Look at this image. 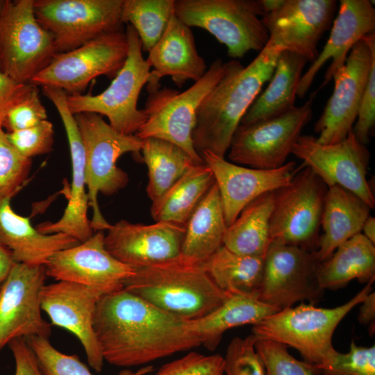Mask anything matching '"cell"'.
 <instances>
[{
  "mask_svg": "<svg viewBox=\"0 0 375 375\" xmlns=\"http://www.w3.org/2000/svg\"><path fill=\"white\" fill-rule=\"evenodd\" d=\"M94 330L104 361L117 367L145 365L201 345L190 320L124 288L99 300Z\"/></svg>",
  "mask_w": 375,
  "mask_h": 375,
  "instance_id": "cell-1",
  "label": "cell"
},
{
  "mask_svg": "<svg viewBox=\"0 0 375 375\" xmlns=\"http://www.w3.org/2000/svg\"><path fill=\"white\" fill-rule=\"evenodd\" d=\"M282 51L268 41L247 66L238 60L225 62L223 76L197 112L192 140L199 155L209 151L225 158L235 131L263 85L270 80Z\"/></svg>",
  "mask_w": 375,
  "mask_h": 375,
  "instance_id": "cell-2",
  "label": "cell"
},
{
  "mask_svg": "<svg viewBox=\"0 0 375 375\" xmlns=\"http://www.w3.org/2000/svg\"><path fill=\"white\" fill-rule=\"evenodd\" d=\"M124 288L166 312L188 320L206 316L230 296L215 285L201 263L181 254L135 269Z\"/></svg>",
  "mask_w": 375,
  "mask_h": 375,
  "instance_id": "cell-3",
  "label": "cell"
},
{
  "mask_svg": "<svg viewBox=\"0 0 375 375\" xmlns=\"http://www.w3.org/2000/svg\"><path fill=\"white\" fill-rule=\"evenodd\" d=\"M369 282L346 303L332 308L301 303L277 311L252 326L256 338L272 340L295 349L304 361L327 366L338 353L333 335L340 322L372 291Z\"/></svg>",
  "mask_w": 375,
  "mask_h": 375,
  "instance_id": "cell-4",
  "label": "cell"
},
{
  "mask_svg": "<svg viewBox=\"0 0 375 375\" xmlns=\"http://www.w3.org/2000/svg\"><path fill=\"white\" fill-rule=\"evenodd\" d=\"M74 117L85 149V183L93 212L91 226L94 231H103L111 224L100 210L98 194L112 195L126 186L128 174L117 166V161L125 153H139L142 140L117 131L96 113L81 112Z\"/></svg>",
  "mask_w": 375,
  "mask_h": 375,
  "instance_id": "cell-5",
  "label": "cell"
},
{
  "mask_svg": "<svg viewBox=\"0 0 375 375\" xmlns=\"http://www.w3.org/2000/svg\"><path fill=\"white\" fill-rule=\"evenodd\" d=\"M261 0H175L174 15L189 27L208 31L227 48L232 60L261 51L269 32Z\"/></svg>",
  "mask_w": 375,
  "mask_h": 375,
  "instance_id": "cell-6",
  "label": "cell"
},
{
  "mask_svg": "<svg viewBox=\"0 0 375 375\" xmlns=\"http://www.w3.org/2000/svg\"><path fill=\"white\" fill-rule=\"evenodd\" d=\"M125 33L128 56L110 85L96 95L67 94V104L74 115L81 112L103 115L117 131L135 135L147 120L143 109L138 108V101L148 83L151 67L142 56L141 41L131 25H127Z\"/></svg>",
  "mask_w": 375,
  "mask_h": 375,
  "instance_id": "cell-7",
  "label": "cell"
},
{
  "mask_svg": "<svg viewBox=\"0 0 375 375\" xmlns=\"http://www.w3.org/2000/svg\"><path fill=\"white\" fill-rule=\"evenodd\" d=\"M225 62L217 58L203 76L183 92L165 88L149 94L144 112L147 120L136 133L140 139H161L185 151L195 164L204 163L194 149L192 133L197 110L208 94L220 80Z\"/></svg>",
  "mask_w": 375,
  "mask_h": 375,
  "instance_id": "cell-8",
  "label": "cell"
},
{
  "mask_svg": "<svg viewBox=\"0 0 375 375\" xmlns=\"http://www.w3.org/2000/svg\"><path fill=\"white\" fill-rule=\"evenodd\" d=\"M327 190L324 181L303 165L288 185L274 191L270 220L272 243L315 252Z\"/></svg>",
  "mask_w": 375,
  "mask_h": 375,
  "instance_id": "cell-9",
  "label": "cell"
},
{
  "mask_svg": "<svg viewBox=\"0 0 375 375\" xmlns=\"http://www.w3.org/2000/svg\"><path fill=\"white\" fill-rule=\"evenodd\" d=\"M34 0H6L0 12V72L24 84L46 68L56 52L34 14Z\"/></svg>",
  "mask_w": 375,
  "mask_h": 375,
  "instance_id": "cell-10",
  "label": "cell"
},
{
  "mask_svg": "<svg viewBox=\"0 0 375 375\" xmlns=\"http://www.w3.org/2000/svg\"><path fill=\"white\" fill-rule=\"evenodd\" d=\"M124 0H34L40 26L56 52L76 49L103 34L122 31Z\"/></svg>",
  "mask_w": 375,
  "mask_h": 375,
  "instance_id": "cell-11",
  "label": "cell"
},
{
  "mask_svg": "<svg viewBox=\"0 0 375 375\" xmlns=\"http://www.w3.org/2000/svg\"><path fill=\"white\" fill-rule=\"evenodd\" d=\"M128 49L123 30L103 34L76 49L56 53L29 84L60 88L67 94H82L97 76L114 78L125 63Z\"/></svg>",
  "mask_w": 375,
  "mask_h": 375,
  "instance_id": "cell-12",
  "label": "cell"
},
{
  "mask_svg": "<svg viewBox=\"0 0 375 375\" xmlns=\"http://www.w3.org/2000/svg\"><path fill=\"white\" fill-rule=\"evenodd\" d=\"M313 98L278 117L240 124L228 150L231 162L259 169L282 167L312 118Z\"/></svg>",
  "mask_w": 375,
  "mask_h": 375,
  "instance_id": "cell-13",
  "label": "cell"
},
{
  "mask_svg": "<svg viewBox=\"0 0 375 375\" xmlns=\"http://www.w3.org/2000/svg\"><path fill=\"white\" fill-rule=\"evenodd\" d=\"M315 252L272 243L264 259L258 299L278 311L298 302L315 305L324 291L318 283Z\"/></svg>",
  "mask_w": 375,
  "mask_h": 375,
  "instance_id": "cell-14",
  "label": "cell"
},
{
  "mask_svg": "<svg viewBox=\"0 0 375 375\" xmlns=\"http://www.w3.org/2000/svg\"><path fill=\"white\" fill-rule=\"evenodd\" d=\"M374 59V33L356 42L345 63L334 73L333 93L315 124V131L319 134L317 142H339L352 130Z\"/></svg>",
  "mask_w": 375,
  "mask_h": 375,
  "instance_id": "cell-15",
  "label": "cell"
},
{
  "mask_svg": "<svg viewBox=\"0 0 375 375\" xmlns=\"http://www.w3.org/2000/svg\"><path fill=\"white\" fill-rule=\"evenodd\" d=\"M292 153L328 188L339 185L374 208V193L367 179L370 153L352 130L343 140L331 144H320L312 135H301Z\"/></svg>",
  "mask_w": 375,
  "mask_h": 375,
  "instance_id": "cell-16",
  "label": "cell"
},
{
  "mask_svg": "<svg viewBox=\"0 0 375 375\" xmlns=\"http://www.w3.org/2000/svg\"><path fill=\"white\" fill-rule=\"evenodd\" d=\"M44 265L15 262L0 288V350L17 338H48L51 326L41 315Z\"/></svg>",
  "mask_w": 375,
  "mask_h": 375,
  "instance_id": "cell-17",
  "label": "cell"
},
{
  "mask_svg": "<svg viewBox=\"0 0 375 375\" xmlns=\"http://www.w3.org/2000/svg\"><path fill=\"white\" fill-rule=\"evenodd\" d=\"M337 8L335 0H283L262 21L274 46L294 53L311 64L319 55L317 46L330 28Z\"/></svg>",
  "mask_w": 375,
  "mask_h": 375,
  "instance_id": "cell-18",
  "label": "cell"
},
{
  "mask_svg": "<svg viewBox=\"0 0 375 375\" xmlns=\"http://www.w3.org/2000/svg\"><path fill=\"white\" fill-rule=\"evenodd\" d=\"M104 237L102 231H96L85 242L55 253L44 265L47 276L92 287L105 295L123 289L135 269L107 251Z\"/></svg>",
  "mask_w": 375,
  "mask_h": 375,
  "instance_id": "cell-19",
  "label": "cell"
},
{
  "mask_svg": "<svg viewBox=\"0 0 375 375\" xmlns=\"http://www.w3.org/2000/svg\"><path fill=\"white\" fill-rule=\"evenodd\" d=\"M103 295L96 288L65 281L44 285L40 295L42 310L51 324L76 335L89 365L98 372L102 370L104 359L95 335L94 318L97 303Z\"/></svg>",
  "mask_w": 375,
  "mask_h": 375,
  "instance_id": "cell-20",
  "label": "cell"
},
{
  "mask_svg": "<svg viewBox=\"0 0 375 375\" xmlns=\"http://www.w3.org/2000/svg\"><path fill=\"white\" fill-rule=\"evenodd\" d=\"M42 91L56 107L65 129L72 160V182L68 204L61 218L55 222L42 223L36 228L43 234L65 233L83 242L94 234L88 217L89 200L85 191L84 146L74 115L67 104V92L49 86L44 87Z\"/></svg>",
  "mask_w": 375,
  "mask_h": 375,
  "instance_id": "cell-21",
  "label": "cell"
},
{
  "mask_svg": "<svg viewBox=\"0 0 375 375\" xmlns=\"http://www.w3.org/2000/svg\"><path fill=\"white\" fill-rule=\"evenodd\" d=\"M107 231L104 237L107 251L136 269L178 257L185 226L168 222L133 224L122 219Z\"/></svg>",
  "mask_w": 375,
  "mask_h": 375,
  "instance_id": "cell-22",
  "label": "cell"
},
{
  "mask_svg": "<svg viewBox=\"0 0 375 375\" xmlns=\"http://www.w3.org/2000/svg\"><path fill=\"white\" fill-rule=\"evenodd\" d=\"M200 156L212 172L227 226L255 199L288 185L299 169L294 161L277 169H259L228 162L209 151Z\"/></svg>",
  "mask_w": 375,
  "mask_h": 375,
  "instance_id": "cell-23",
  "label": "cell"
},
{
  "mask_svg": "<svg viewBox=\"0 0 375 375\" xmlns=\"http://www.w3.org/2000/svg\"><path fill=\"white\" fill-rule=\"evenodd\" d=\"M338 13L333 22L329 38L321 53L300 80L297 96L303 98L320 68L331 60L323 83L317 92L327 85L334 73L347 60L352 47L365 36L374 33L375 8L369 0H340Z\"/></svg>",
  "mask_w": 375,
  "mask_h": 375,
  "instance_id": "cell-24",
  "label": "cell"
},
{
  "mask_svg": "<svg viewBox=\"0 0 375 375\" xmlns=\"http://www.w3.org/2000/svg\"><path fill=\"white\" fill-rule=\"evenodd\" d=\"M151 67L147 83L149 94L160 89L162 77L169 76L176 86L201 78L208 70L204 58L197 51L191 28L175 15L159 41L148 52Z\"/></svg>",
  "mask_w": 375,
  "mask_h": 375,
  "instance_id": "cell-25",
  "label": "cell"
},
{
  "mask_svg": "<svg viewBox=\"0 0 375 375\" xmlns=\"http://www.w3.org/2000/svg\"><path fill=\"white\" fill-rule=\"evenodd\" d=\"M12 197L0 199V244L10 251L15 262L44 265L55 253L80 243L65 233L43 234L38 231L29 218L12 210Z\"/></svg>",
  "mask_w": 375,
  "mask_h": 375,
  "instance_id": "cell-26",
  "label": "cell"
},
{
  "mask_svg": "<svg viewBox=\"0 0 375 375\" xmlns=\"http://www.w3.org/2000/svg\"><path fill=\"white\" fill-rule=\"evenodd\" d=\"M372 208L351 192L339 186L328 188L319 236L315 253L321 262L328 260L342 244L361 233Z\"/></svg>",
  "mask_w": 375,
  "mask_h": 375,
  "instance_id": "cell-27",
  "label": "cell"
},
{
  "mask_svg": "<svg viewBox=\"0 0 375 375\" xmlns=\"http://www.w3.org/2000/svg\"><path fill=\"white\" fill-rule=\"evenodd\" d=\"M308 62L301 56L283 51L266 89L258 95L240 124H250L282 115L292 110L303 71Z\"/></svg>",
  "mask_w": 375,
  "mask_h": 375,
  "instance_id": "cell-28",
  "label": "cell"
},
{
  "mask_svg": "<svg viewBox=\"0 0 375 375\" xmlns=\"http://www.w3.org/2000/svg\"><path fill=\"white\" fill-rule=\"evenodd\" d=\"M226 228L219 189L214 182L185 225L181 254L202 263L223 246Z\"/></svg>",
  "mask_w": 375,
  "mask_h": 375,
  "instance_id": "cell-29",
  "label": "cell"
},
{
  "mask_svg": "<svg viewBox=\"0 0 375 375\" xmlns=\"http://www.w3.org/2000/svg\"><path fill=\"white\" fill-rule=\"evenodd\" d=\"M277 311L256 297L232 294L206 316L190 320V328L201 345L214 351L226 331L246 324L253 326Z\"/></svg>",
  "mask_w": 375,
  "mask_h": 375,
  "instance_id": "cell-30",
  "label": "cell"
},
{
  "mask_svg": "<svg viewBox=\"0 0 375 375\" xmlns=\"http://www.w3.org/2000/svg\"><path fill=\"white\" fill-rule=\"evenodd\" d=\"M320 288L337 290L357 279L362 283L375 278V247L361 233L354 235L321 262L317 272Z\"/></svg>",
  "mask_w": 375,
  "mask_h": 375,
  "instance_id": "cell-31",
  "label": "cell"
},
{
  "mask_svg": "<svg viewBox=\"0 0 375 375\" xmlns=\"http://www.w3.org/2000/svg\"><path fill=\"white\" fill-rule=\"evenodd\" d=\"M274 203V191L247 205L227 226L223 245L238 254L265 258L272 243L270 220Z\"/></svg>",
  "mask_w": 375,
  "mask_h": 375,
  "instance_id": "cell-32",
  "label": "cell"
},
{
  "mask_svg": "<svg viewBox=\"0 0 375 375\" xmlns=\"http://www.w3.org/2000/svg\"><path fill=\"white\" fill-rule=\"evenodd\" d=\"M214 182L212 172L206 164L194 165L162 196L152 201V218L156 222L185 226Z\"/></svg>",
  "mask_w": 375,
  "mask_h": 375,
  "instance_id": "cell-33",
  "label": "cell"
},
{
  "mask_svg": "<svg viewBox=\"0 0 375 375\" xmlns=\"http://www.w3.org/2000/svg\"><path fill=\"white\" fill-rule=\"evenodd\" d=\"M264 259L234 253L223 245L201 264L215 285L225 293L258 298Z\"/></svg>",
  "mask_w": 375,
  "mask_h": 375,
  "instance_id": "cell-34",
  "label": "cell"
},
{
  "mask_svg": "<svg viewBox=\"0 0 375 375\" xmlns=\"http://www.w3.org/2000/svg\"><path fill=\"white\" fill-rule=\"evenodd\" d=\"M140 152L148 169L147 193L151 201L162 196L195 165L182 149L161 139H143Z\"/></svg>",
  "mask_w": 375,
  "mask_h": 375,
  "instance_id": "cell-35",
  "label": "cell"
},
{
  "mask_svg": "<svg viewBox=\"0 0 375 375\" xmlns=\"http://www.w3.org/2000/svg\"><path fill=\"white\" fill-rule=\"evenodd\" d=\"M175 0H124L122 20L135 30L142 51L159 41L174 15Z\"/></svg>",
  "mask_w": 375,
  "mask_h": 375,
  "instance_id": "cell-36",
  "label": "cell"
},
{
  "mask_svg": "<svg viewBox=\"0 0 375 375\" xmlns=\"http://www.w3.org/2000/svg\"><path fill=\"white\" fill-rule=\"evenodd\" d=\"M256 338V337H255ZM285 344L256 338L255 349L265 375H320L321 369L292 356Z\"/></svg>",
  "mask_w": 375,
  "mask_h": 375,
  "instance_id": "cell-37",
  "label": "cell"
},
{
  "mask_svg": "<svg viewBox=\"0 0 375 375\" xmlns=\"http://www.w3.org/2000/svg\"><path fill=\"white\" fill-rule=\"evenodd\" d=\"M33 351L43 375H94L76 355H67L55 349L48 338H24Z\"/></svg>",
  "mask_w": 375,
  "mask_h": 375,
  "instance_id": "cell-38",
  "label": "cell"
},
{
  "mask_svg": "<svg viewBox=\"0 0 375 375\" xmlns=\"http://www.w3.org/2000/svg\"><path fill=\"white\" fill-rule=\"evenodd\" d=\"M31 159L20 155L0 129V199L13 197L26 181Z\"/></svg>",
  "mask_w": 375,
  "mask_h": 375,
  "instance_id": "cell-39",
  "label": "cell"
},
{
  "mask_svg": "<svg viewBox=\"0 0 375 375\" xmlns=\"http://www.w3.org/2000/svg\"><path fill=\"white\" fill-rule=\"evenodd\" d=\"M255 341L252 334L235 337L231 341L224 357L225 375H265Z\"/></svg>",
  "mask_w": 375,
  "mask_h": 375,
  "instance_id": "cell-40",
  "label": "cell"
},
{
  "mask_svg": "<svg viewBox=\"0 0 375 375\" xmlns=\"http://www.w3.org/2000/svg\"><path fill=\"white\" fill-rule=\"evenodd\" d=\"M320 375H375V345L358 346L352 340L349 351H338Z\"/></svg>",
  "mask_w": 375,
  "mask_h": 375,
  "instance_id": "cell-41",
  "label": "cell"
},
{
  "mask_svg": "<svg viewBox=\"0 0 375 375\" xmlns=\"http://www.w3.org/2000/svg\"><path fill=\"white\" fill-rule=\"evenodd\" d=\"M6 136L17 152L28 159L48 153L53 149L54 130L48 119L29 128L6 133Z\"/></svg>",
  "mask_w": 375,
  "mask_h": 375,
  "instance_id": "cell-42",
  "label": "cell"
},
{
  "mask_svg": "<svg viewBox=\"0 0 375 375\" xmlns=\"http://www.w3.org/2000/svg\"><path fill=\"white\" fill-rule=\"evenodd\" d=\"M153 375H224V358L191 351L165 364Z\"/></svg>",
  "mask_w": 375,
  "mask_h": 375,
  "instance_id": "cell-43",
  "label": "cell"
},
{
  "mask_svg": "<svg viewBox=\"0 0 375 375\" xmlns=\"http://www.w3.org/2000/svg\"><path fill=\"white\" fill-rule=\"evenodd\" d=\"M47 119L38 87L33 85L27 94L16 103L6 115L2 128L12 133L31 128Z\"/></svg>",
  "mask_w": 375,
  "mask_h": 375,
  "instance_id": "cell-44",
  "label": "cell"
},
{
  "mask_svg": "<svg viewBox=\"0 0 375 375\" xmlns=\"http://www.w3.org/2000/svg\"><path fill=\"white\" fill-rule=\"evenodd\" d=\"M375 124V59L373 60L359 106L356 122L352 131L358 140L366 145Z\"/></svg>",
  "mask_w": 375,
  "mask_h": 375,
  "instance_id": "cell-45",
  "label": "cell"
},
{
  "mask_svg": "<svg viewBox=\"0 0 375 375\" xmlns=\"http://www.w3.org/2000/svg\"><path fill=\"white\" fill-rule=\"evenodd\" d=\"M32 86L18 83L0 72V129L9 110L27 94Z\"/></svg>",
  "mask_w": 375,
  "mask_h": 375,
  "instance_id": "cell-46",
  "label": "cell"
},
{
  "mask_svg": "<svg viewBox=\"0 0 375 375\" xmlns=\"http://www.w3.org/2000/svg\"><path fill=\"white\" fill-rule=\"evenodd\" d=\"M15 362V375H43L37 358L24 338H17L8 344Z\"/></svg>",
  "mask_w": 375,
  "mask_h": 375,
  "instance_id": "cell-47",
  "label": "cell"
},
{
  "mask_svg": "<svg viewBox=\"0 0 375 375\" xmlns=\"http://www.w3.org/2000/svg\"><path fill=\"white\" fill-rule=\"evenodd\" d=\"M360 304L358 321L363 324H370L372 328V324L374 325L375 319L374 292L372 291Z\"/></svg>",
  "mask_w": 375,
  "mask_h": 375,
  "instance_id": "cell-48",
  "label": "cell"
},
{
  "mask_svg": "<svg viewBox=\"0 0 375 375\" xmlns=\"http://www.w3.org/2000/svg\"><path fill=\"white\" fill-rule=\"evenodd\" d=\"M15 263L10 251L0 244V288Z\"/></svg>",
  "mask_w": 375,
  "mask_h": 375,
  "instance_id": "cell-49",
  "label": "cell"
},
{
  "mask_svg": "<svg viewBox=\"0 0 375 375\" xmlns=\"http://www.w3.org/2000/svg\"><path fill=\"white\" fill-rule=\"evenodd\" d=\"M361 233L372 243L375 244V218L369 216L362 227Z\"/></svg>",
  "mask_w": 375,
  "mask_h": 375,
  "instance_id": "cell-50",
  "label": "cell"
},
{
  "mask_svg": "<svg viewBox=\"0 0 375 375\" xmlns=\"http://www.w3.org/2000/svg\"><path fill=\"white\" fill-rule=\"evenodd\" d=\"M283 0H261V3L265 13L275 10L283 3Z\"/></svg>",
  "mask_w": 375,
  "mask_h": 375,
  "instance_id": "cell-51",
  "label": "cell"
},
{
  "mask_svg": "<svg viewBox=\"0 0 375 375\" xmlns=\"http://www.w3.org/2000/svg\"><path fill=\"white\" fill-rule=\"evenodd\" d=\"M151 366L144 367L134 372L129 369L122 370L118 375H147L148 373L152 371Z\"/></svg>",
  "mask_w": 375,
  "mask_h": 375,
  "instance_id": "cell-52",
  "label": "cell"
},
{
  "mask_svg": "<svg viewBox=\"0 0 375 375\" xmlns=\"http://www.w3.org/2000/svg\"><path fill=\"white\" fill-rule=\"evenodd\" d=\"M6 0H0V12L3 8L4 3Z\"/></svg>",
  "mask_w": 375,
  "mask_h": 375,
  "instance_id": "cell-53",
  "label": "cell"
}]
</instances>
